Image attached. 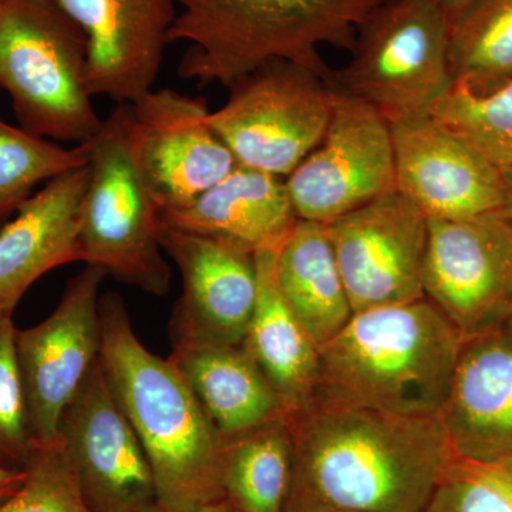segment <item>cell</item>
Instances as JSON below:
<instances>
[{"mask_svg": "<svg viewBox=\"0 0 512 512\" xmlns=\"http://www.w3.org/2000/svg\"><path fill=\"white\" fill-rule=\"evenodd\" d=\"M288 420L286 512H420L458 460L439 416L312 402Z\"/></svg>", "mask_w": 512, "mask_h": 512, "instance_id": "1", "label": "cell"}, {"mask_svg": "<svg viewBox=\"0 0 512 512\" xmlns=\"http://www.w3.org/2000/svg\"><path fill=\"white\" fill-rule=\"evenodd\" d=\"M99 308L101 369L146 451L158 505L222 504V440L197 397L170 360L141 343L119 293L100 296Z\"/></svg>", "mask_w": 512, "mask_h": 512, "instance_id": "2", "label": "cell"}, {"mask_svg": "<svg viewBox=\"0 0 512 512\" xmlns=\"http://www.w3.org/2000/svg\"><path fill=\"white\" fill-rule=\"evenodd\" d=\"M461 342V333L426 298L355 312L319 348L312 402L440 417Z\"/></svg>", "mask_w": 512, "mask_h": 512, "instance_id": "3", "label": "cell"}, {"mask_svg": "<svg viewBox=\"0 0 512 512\" xmlns=\"http://www.w3.org/2000/svg\"><path fill=\"white\" fill-rule=\"evenodd\" d=\"M382 0H178L168 42H187L178 74L200 84L235 80L271 60L306 67L328 82L320 56L352 50L357 26Z\"/></svg>", "mask_w": 512, "mask_h": 512, "instance_id": "4", "label": "cell"}, {"mask_svg": "<svg viewBox=\"0 0 512 512\" xmlns=\"http://www.w3.org/2000/svg\"><path fill=\"white\" fill-rule=\"evenodd\" d=\"M0 87L19 127L89 143L103 120L87 87V42L55 0H0Z\"/></svg>", "mask_w": 512, "mask_h": 512, "instance_id": "5", "label": "cell"}, {"mask_svg": "<svg viewBox=\"0 0 512 512\" xmlns=\"http://www.w3.org/2000/svg\"><path fill=\"white\" fill-rule=\"evenodd\" d=\"M89 181L80 208V258L121 284L165 296L171 266L160 244V208L138 167L126 104L86 143Z\"/></svg>", "mask_w": 512, "mask_h": 512, "instance_id": "6", "label": "cell"}, {"mask_svg": "<svg viewBox=\"0 0 512 512\" xmlns=\"http://www.w3.org/2000/svg\"><path fill=\"white\" fill-rule=\"evenodd\" d=\"M450 25L426 0H382L357 26L352 59L332 70L333 92L389 121L430 114L451 87Z\"/></svg>", "mask_w": 512, "mask_h": 512, "instance_id": "7", "label": "cell"}, {"mask_svg": "<svg viewBox=\"0 0 512 512\" xmlns=\"http://www.w3.org/2000/svg\"><path fill=\"white\" fill-rule=\"evenodd\" d=\"M228 87L210 124L238 165L286 178L325 136L333 92L312 70L271 60Z\"/></svg>", "mask_w": 512, "mask_h": 512, "instance_id": "8", "label": "cell"}, {"mask_svg": "<svg viewBox=\"0 0 512 512\" xmlns=\"http://www.w3.org/2000/svg\"><path fill=\"white\" fill-rule=\"evenodd\" d=\"M423 291L463 338L510 318L511 222L498 212L429 218Z\"/></svg>", "mask_w": 512, "mask_h": 512, "instance_id": "9", "label": "cell"}, {"mask_svg": "<svg viewBox=\"0 0 512 512\" xmlns=\"http://www.w3.org/2000/svg\"><path fill=\"white\" fill-rule=\"evenodd\" d=\"M285 184L299 220L325 225L396 190L390 121L370 104L333 92L325 136Z\"/></svg>", "mask_w": 512, "mask_h": 512, "instance_id": "10", "label": "cell"}, {"mask_svg": "<svg viewBox=\"0 0 512 512\" xmlns=\"http://www.w3.org/2000/svg\"><path fill=\"white\" fill-rule=\"evenodd\" d=\"M106 272L86 265L70 279L55 311L16 332V353L33 447L59 439L60 421L99 360L100 288Z\"/></svg>", "mask_w": 512, "mask_h": 512, "instance_id": "11", "label": "cell"}, {"mask_svg": "<svg viewBox=\"0 0 512 512\" xmlns=\"http://www.w3.org/2000/svg\"><path fill=\"white\" fill-rule=\"evenodd\" d=\"M59 443L92 512H151L156 480L99 360L64 410Z\"/></svg>", "mask_w": 512, "mask_h": 512, "instance_id": "12", "label": "cell"}, {"mask_svg": "<svg viewBox=\"0 0 512 512\" xmlns=\"http://www.w3.org/2000/svg\"><path fill=\"white\" fill-rule=\"evenodd\" d=\"M326 227L353 312L424 299L429 218L397 188Z\"/></svg>", "mask_w": 512, "mask_h": 512, "instance_id": "13", "label": "cell"}, {"mask_svg": "<svg viewBox=\"0 0 512 512\" xmlns=\"http://www.w3.org/2000/svg\"><path fill=\"white\" fill-rule=\"evenodd\" d=\"M126 109L138 167L160 211L191 204L237 167L201 97L151 90Z\"/></svg>", "mask_w": 512, "mask_h": 512, "instance_id": "14", "label": "cell"}, {"mask_svg": "<svg viewBox=\"0 0 512 512\" xmlns=\"http://www.w3.org/2000/svg\"><path fill=\"white\" fill-rule=\"evenodd\" d=\"M158 237L183 278L170 320L171 345L244 343L258 295L255 252L231 239L163 224Z\"/></svg>", "mask_w": 512, "mask_h": 512, "instance_id": "15", "label": "cell"}, {"mask_svg": "<svg viewBox=\"0 0 512 512\" xmlns=\"http://www.w3.org/2000/svg\"><path fill=\"white\" fill-rule=\"evenodd\" d=\"M396 188L427 218L498 212L503 173L431 114L390 121Z\"/></svg>", "mask_w": 512, "mask_h": 512, "instance_id": "16", "label": "cell"}, {"mask_svg": "<svg viewBox=\"0 0 512 512\" xmlns=\"http://www.w3.org/2000/svg\"><path fill=\"white\" fill-rule=\"evenodd\" d=\"M87 42L92 96L134 103L153 90L178 0H55Z\"/></svg>", "mask_w": 512, "mask_h": 512, "instance_id": "17", "label": "cell"}, {"mask_svg": "<svg viewBox=\"0 0 512 512\" xmlns=\"http://www.w3.org/2000/svg\"><path fill=\"white\" fill-rule=\"evenodd\" d=\"M440 421L461 460H512V316L463 338Z\"/></svg>", "mask_w": 512, "mask_h": 512, "instance_id": "18", "label": "cell"}, {"mask_svg": "<svg viewBox=\"0 0 512 512\" xmlns=\"http://www.w3.org/2000/svg\"><path fill=\"white\" fill-rule=\"evenodd\" d=\"M87 181V164L53 178L0 229V316H13L47 272L82 262L79 222Z\"/></svg>", "mask_w": 512, "mask_h": 512, "instance_id": "19", "label": "cell"}, {"mask_svg": "<svg viewBox=\"0 0 512 512\" xmlns=\"http://www.w3.org/2000/svg\"><path fill=\"white\" fill-rule=\"evenodd\" d=\"M298 221L285 178L244 165L191 204L160 211L165 227L231 239L255 254L281 248Z\"/></svg>", "mask_w": 512, "mask_h": 512, "instance_id": "20", "label": "cell"}, {"mask_svg": "<svg viewBox=\"0 0 512 512\" xmlns=\"http://www.w3.org/2000/svg\"><path fill=\"white\" fill-rule=\"evenodd\" d=\"M167 357L222 443L286 417L274 387L242 345L177 343Z\"/></svg>", "mask_w": 512, "mask_h": 512, "instance_id": "21", "label": "cell"}, {"mask_svg": "<svg viewBox=\"0 0 512 512\" xmlns=\"http://www.w3.org/2000/svg\"><path fill=\"white\" fill-rule=\"evenodd\" d=\"M274 251L256 252L258 295L245 349L284 404L286 417L312 403L318 384L319 348L282 296Z\"/></svg>", "mask_w": 512, "mask_h": 512, "instance_id": "22", "label": "cell"}, {"mask_svg": "<svg viewBox=\"0 0 512 512\" xmlns=\"http://www.w3.org/2000/svg\"><path fill=\"white\" fill-rule=\"evenodd\" d=\"M276 279L318 348L335 338L355 313L325 224L298 221L276 255Z\"/></svg>", "mask_w": 512, "mask_h": 512, "instance_id": "23", "label": "cell"}, {"mask_svg": "<svg viewBox=\"0 0 512 512\" xmlns=\"http://www.w3.org/2000/svg\"><path fill=\"white\" fill-rule=\"evenodd\" d=\"M293 444L288 417L222 443V505L228 512H286Z\"/></svg>", "mask_w": 512, "mask_h": 512, "instance_id": "24", "label": "cell"}, {"mask_svg": "<svg viewBox=\"0 0 512 512\" xmlns=\"http://www.w3.org/2000/svg\"><path fill=\"white\" fill-rule=\"evenodd\" d=\"M454 89L483 97L512 82V0H477L450 25Z\"/></svg>", "mask_w": 512, "mask_h": 512, "instance_id": "25", "label": "cell"}, {"mask_svg": "<svg viewBox=\"0 0 512 512\" xmlns=\"http://www.w3.org/2000/svg\"><path fill=\"white\" fill-rule=\"evenodd\" d=\"M86 164V144L59 146L0 120V229L35 195L37 185Z\"/></svg>", "mask_w": 512, "mask_h": 512, "instance_id": "26", "label": "cell"}, {"mask_svg": "<svg viewBox=\"0 0 512 512\" xmlns=\"http://www.w3.org/2000/svg\"><path fill=\"white\" fill-rule=\"evenodd\" d=\"M430 114L501 171L512 168V82L483 97L451 87Z\"/></svg>", "mask_w": 512, "mask_h": 512, "instance_id": "27", "label": "cell"}, {"mask_svg": "<svg viewBox=\"0 0 512 512\" xmlns=\"http://www.w3.org/2000/svg\"><path fill=\"white\" fill-rule=\"evenodd\" d=\"M22 487L0 512H92L84 501L59 439L33 447Z\"/></svg>", "mask_w": 512, "mask_h": 512, "instance_id": "28", "label": "cell"}, {"mask_svg": "<svg viewBox=\"0 0 512 512\" xmlns=\"http://www.w3.org/2000/svg\"><path fill=\"white\" fill-rule=\"evenodd\" d=\"M13 316H0V466L25 470L33 451Z\"/></svg>", "mask_w": 512, "mask_h": 512, "instance_id": "29", "label": "cell"}, {"mask_svg": "<svg viewBox=\"0 0 512 512\" xmlns=\"http://www.w3.org/2000/svg\"><path fill=\"white\" fill-rule=\"evenodd\" d=\"M420 512H512V500L478 464L458 458Z\"/></svg>", "mask_w": 512, "mask_h": 512, "instance_id": "30", "label": "cell"}, {"mask_svg": "<svg viewBox=\"0 0 512 512\" xmlns=\"http://www.w3.org/2000/svg\"><path fill=\"white\" fill-rule=\"evenodd\" d=\"M25 478V470L0 466V504L5 503L22 487Z\"/></svg>", "mask_w": 512, "mask_h": 512, "instance_id": "31", "label": "cell"}, {"mask_svg": "<svg viewBox=\"0 0 512 512\" xmlns=\"http://www.w3.org/2000/svg\"><path fill=\"white\" fill-rule=\"evenodd\" d=\"M478 466L483 468L495 483L500 484L512 500V460L498 461L493 464H478Z\"/></svg>", "mask_w": 512, "mask_h": 512, "instance_id": "32", "label": "cell"}, {"mask_svg": "<svg viewBox=\"0 0 512 512\" xmlns=\"http://www.w3.org/2000/svg\"><path fill=\"white\" fill-rule=\"evenodd\" d=\"M426 2L439 10L444 19L447 20L448 25H451L477 0H426Z\"/></svg>", "mask_w": 512, "mask_h": 512, "instance_id": "33", "label": "cell"}, {"mask_svg": "<svg viewBox=\"0 0 512 512\" xmlns=\"http://www.w3.org/2000/svg\"><path fill=\"white\" fill-rule=\"evenodd\" d=\"M503 173V202H501L498 214L503 215L505 220L512 224V168L501 171Z\"/></svg>", "mask_w": 512, "mask_h": 512, "instance_id": "34", "label": "cell"}, {"mask_svg": "<svg viewBox=\"0 0 512 512\" xmlns=\"http://www.w3.org/2000/svg\"><path fill=\"white\" fill-rule=\"evenodd\" d=\"M151 512H228L227 508L224 507L222 504H214V505H205V507L195 508V510H188V511H173V510H167V508L160 507V505H157L156 508H154Z\"/></svg>", "mask_w": 512, "mask_h": 512, "instance_id": "35", "label": "cell"}]
</instances>
